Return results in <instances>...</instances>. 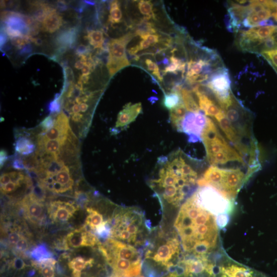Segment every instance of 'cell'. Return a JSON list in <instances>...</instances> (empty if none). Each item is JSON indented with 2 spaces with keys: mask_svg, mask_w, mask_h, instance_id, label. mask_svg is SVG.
<instances>
[{
  "mask_svg": "<svg viewBox=\"0 0 277 277\" xmlns=\"http://www.w3.org/2000/svg\"><path fill=\"white\" fill-rule=\"evenodd\" d=\"M229 216L201 199L197 192L180 207L174 223L186 255L212 257L223 248L220 230Z\"/></svg>",
  "mask_w": 277,
  "mask_h": 277,
  "instance_id": "cell-1",
  "label": "cell"
},
{
  "mask_svg": "<svg viewBox=\"0 0 277 277\" xmlns=\"http://www.w3.org/2000/svg\"><path fill=\"white\" fill-rule=\"evenodd\" d=\"M203 163L175 150L158 158L148 184L162 205L178 208L197 190Z\"/></svg>",
  "mask_w": 277,
  "mask_h": 277,
  "instance_id": "cell-2",
  "label": "cell"
},
{
  "mask_svg": "<svg viewBox=\"0 0 277 277\" xmlns=\"http://www.w3.org/2000/svg\"><path fill=\"white\" fill-rule=\"evenodd\" d=\"M156 242H147L144 261L152 262V267L147 269L146 273L155 267L148 277H162L164 271L168 273L175 269L184 256L179 238L176 232L165 234L162 231L158 233Z\"/></svg>",
  "mask_w": 277,
  "mask_h": 277,
  "instance_id": "cell-3",
  "label": "cell"
},
{
  "mask_svg": "<svg viewBox=\"0 0 277 277\" xmlns=\"http://www.w3.org/2000/svg\"><path fill=\"white\" fill-rule=\"evenodd\" d=\"M110 219L111 237L135 247L146 244L148 228L142 212L135 208H121Z\"/></svg>",
  "mask_w": 277,
  "mask_h": 277,
  "instance_id": "cell-4",
  "label": "cell"
},
{
  "mask_svg": "<svg viewBox=\"0 0 277 277\" xmlns=\"http://www.w3.org/2000/svg\"><path fill=\"white\" fill-rule=\"evenodd\" d=\"M248 180L246 174L240 168L224 169L211 166L201 175L197 184L199 187L212 188L234 201Z\"/></svg>",
  "mask_w": 277,
  "mask_h": 277,
  "instance_id": "cell-5",
  "label": "cell"
},
{
  "mask_svg": "<svg viewBox=\"0 0 277 277\" xmlns=\"http://www.w3.org/2000/svg\"><path fill=\"white\" fill-rule=\"evenodd\" d=\"M201 141L204 144L207 157L211 166H217L233 162L244 164L242 155L226 141L215 123L209 117L201 135Z\"/></svg>",
  "mask_w": 277,
  "mask_h": 277,
  "instance_id": "cell-6",
  "label": "cell"
},
{
  "mask_svg": "<svg viewBox=\"0 0 277 277\" xmlns=\"http://www.w3.org/2000/svg\"><path fill=\"white\" fill-rule=\"evenodd\" d=\"M215 277H269L229 256L223 247L215 255Z\"/></svg>",
  "mask_w": 277,
  "mask_h": 277,
  "instance_id": "cell-7",
  "label": "cell"
},
{
  "mask_svg": "<svg viewBox=\"0 0 277 277\" xmlns=\"http://www.w3.org/2000/svg\"><path fill=\"white\" fill-rule=\"evenodd\" d=\"M134 37V33L129 32L118 38L111 39L108 43L109 56L107 66L111 77L122 69L131 65L126 49Z\"/></svg>",
  "mask_w": 277,
  "mask_h": 277,
  "instance_id": "cell-8",
  "label": "cell"
},
{
  "mask_svg": "<svg viewBox=\"0 0 277 277\" xmlns=\"http://www.w3.org/2000/svg\"><path fill=\"white\" fill-rule=\"evenodd\" d=\"M204 85L211 91L221 108L230 102L233 94L229 71L225 66L215 71Z\"/></svg>",
  "mask_w": 277,
  "mask_h": 277,
  "instance_id": "cell-9",
  "label": "cell"
},
{
  "mask_svg": "<svg viewBox=\"0 0 277 277\" xmlns=\"http://www.w3.org/2000/svg\"><path fill=\"white\" fill-rule=\"evenodd\" d=\"M222 110L240 136L249 134L246 126V121H249L250 119V111L243 106L234 95L233 96L231 102Z\"/></svg>",
  "mask_w": 277,
  "mask_h": 277,
  "instance_id": "cell-10",
  "label": "cell"
},
{
  "mask_svg": "<svg viewBox=\"0 0 277 277\" xmlns=\"http://www.w3.org/2000/svg\"><path fill=\"white\" fill-rule=\"evenodd\" d=\"M208 117L202 112H187L180 128V133L188 137L190 143L201 141V135L207 125Z\"/></svg>",
  "mask_w": 277,
  "mask_h": 277,
  "instance_id": "cell-11",
  "label": "cell"
},
{
  "mask_svg": "<svg viewBox=\"0 0 277 277\" xmlns=\"http://www.w3.org/2000/svg\"><path fill=\"white\" fill-rule=\"evenodd\" d=\"M192 91L196 96L199 108L207 116L213 118L216 121L225 116L214 96H209L210 90L204 84L195 86Z\"/></svg>",
  "mask_w": 277,
  "mask_h": 277,
  "instance_id": "cell-12",
  "label": "cell"
},
{
  "mask_svg": "<svg viewBox=\"0 0 277 277\" xmlns=\"http://www.w3.org/2000/svg\"><path fill=\"white\" fill-rule=\"evenodd\" d=\"M230 2L228 5V16L226 17V25L228 30L236 33L241 29L242 23L249 12L248 2Z\"/></svg>",
  "mask_w": 277,
  "mask_h": 277,
  "instance_id": "cell-13",
  "label": "cell"
},
{
  "mask_svg": "<svg viewBox=\"0 0 277 277\" xmlns=\"http://www.w3.org/2000/svg\"><path fill=\"white\" fill-rule=\"evenodd\" d=\"M66 239L68 246L74 248L99 246L102 244L97 236L88 231L85 226L70 232L66 236Z\"/></svg>",
  "mask_w": 277,
  "mask_h": 277,
  "instance_id": "cell-14",
  "label": "cell"
},
{
  "mask_svg": "<svg viewBox=\"0 0 277 277\" xmlns=\"http://www.w3.org/2000/svg\"><path fill=\"white\" fill-rule=\"evenodd\" d=\"M79 209L74 203L55 201L50 204L49 213L54 221L64 222L68 221Z\"/></svg>",
  "mask_w": 277,
  "mask_h": 277,
  "instance_id": "cell-15",
  "label": "cell"
},
{
  "mask_svg": "<svg viewBox=\"0 0 277 277\" xmlns=\"http://www.w3.org/2000/svg\"><path fill=\"white\" fill-rule=\"evenodd\" d=\"M142 112L141 103L126 105L118 115L114 131L118 132L127 128Z\"/></svg>",
  "mask_w": 277,
  "mask_h": 277,
  "instance_id": "cell-16",
  "label": "cell"
},
{
  "mask_svg": "<svg viewBox=\"0 0 277 277\" xmlns=\"http://www.w3.org/2000/svg\"><path fill=\"white\" fill-rule=\"evenodd\" d=\"M21 205L31 221L38 222L43 219V205L33 192L23 199Z\"/></svg>",
  "mask_w": 277,
  "mask_h": 277,
  "instance_id": "cell-17",
  "label": "cell"
},
{
  "mask_svg": "<svg viewBox=\"0 0 277 277\" xmlns=\"http://www.w3.org/2000/svg\"><path fill=\"white\" fill-rule=\"evenodd\" d=\"M2 20L6 26L20 32L24 36L30 35V28L22 19L23 14L10 11L2 12Z\"/></svg>",
  "mask_w": 277,
  "mask_h": 277,
  "instance_id": "cell-18",
  "label": "cell"
},
{
  "mask_svg": "<svg viewBox=\"0 0 277 277\" xmlns=\"http://www.w3.org/2000/svg\"><path fill=\"white\" fill-rule=\"evenodd\" d=\"M16 152L20 156L31 155L36 149L35 142L27 136L20 135L16 138L15 144Z\"/></svg>",
  "mask_w": 277,
  "mask_h": 277,
  "instance_id": "cell-19",
  "label": "cell"
},
{
  "mask_svg": "<svg viewBox=\"0 0 277 277\" xmlns=\"http://www.w3.org/2000/svg\"><path fill=\"white\" fill-rule=\"evenodd\" d=\"M78 31L76 28H72L59 33L56 38V43L60 46L72 48L76 43Z\"/></svg>",
  "mask_w": 277,
  "mask_h": 277,
  "instance_id": "cell-20",
  "label": "cell"
},
{
  "mask_svg": "<svg viewBox=\"0 0 277 277\" xmlns=\"http://www.w3.org/2000/svg\"><path fill=\"white\" fill-rule=\"evenodd\" d=\"M63 24V18L57 12L49 14L42 23L43 31L50 34L57 31Z\"/></svg>",
  "mask_w": 277,
  "mask_h": 277,
  "instance_id": "cell-21",
  "label": "cell"
},
{
  "mask_svg": "<svg viewBox=\"0 0 277 277\" xmlns=\"http://www.w3.org/2000/svg\"><path fill=\"white\" fill-rule=\"evenodd\" d=\"M187 112L183 102L178 106L169 111V120L172 127L179 132L181 123Z\"/></svg>",
  "mask_w": 277,
  "mask_h": 277,
  "instance_id": "cell-22",
  "label": "cell"
},
{
  "mask_svg": "<svg viewBox=\"0 0 277 277\" xmlns=\"http://www.w3.org/2000/svg\"><path fill=\"white\" fill-rule=\"evenodd\" d=\"M93 259L85 260L81 257L73 258L68 264V267L72 270V277H81V272L88 266H93Z\"/></svg>",
  "mask_w": 277,
  "mask_h": 277,
  "instance_id": "cell-23",
  "label": "cell"
},
{
  "mask_svg": "<svg viewBox=\"0 0 277 277\" xmlns=\"http://www.w3.org/2000/svg\"><path fill=\"white\" fill-rule=\"evenodd\" d=\"M86 210L88 215L85 220V224L95 232L105 222L103 215L92 208H88Z\"/></svg>",
  "mask_w": 277,
  "mask_h": 277,
  "instance_id": "cell-24",
  "label": "cell"
},
{
  "mask_svg": "<svg viewBox=\"0 0 277 277\" xmlns=\"http://www.w3.org/2000/svg\"><path fill=\"white\" fill-rule=\"evenodd\" d=\"M169 61L170 63L163 70L164 74L172 73L177 74L179 72H181L182 76L184 78L187 66L184 61L173 55L170 57Z\"/></svg>",
  "mask_w": 277,
  "mask_h": 277,
  "instance_id": "cell-25",
  "label": "cell"
},
{
  "mask_svg": "<svg viewBox=\"0 0 277 277\" xmlns=\"http://www.w3.org/2000/svg\"><path fill=\"white\" fill-rule=\"evenodd\" d=\"M180 94L183 103L188 112H199L201 111L192 90L182 88Z\"/></svg>",
  "mask_w": 277,
  "mask_h": 277,
  "instance_id": "cell-26",
  "label": "cell"
},
{
  "mask_svg": "<svg viewBox=\"0 0 277 277\" xmlns=\"http://www.w3.org/2000/svg\"><path fill=\"white\" fill-rule=\"evenodd\" d=\"M157 32V30L153 23L143 19L136 24L134 34L135 36L141 37L147 35L156 34Z\"/></svg>",
  "mask_w": 277,
  "mask_h": 277,
  "instance_id": "cell-27",
  "label": "cell"
},
{
  "mask_svg": "<svg viewBox=\"0 0 277 277\" xmlns=\"http://www.w3.org/2000/svg\"><path fill=\"white\" fill-rule=\"evenodd\" d=\"M182 102L180 92L170 91L165 94L163 100V105L170 111L178 106Z\"/></svg>",
  "mask_w": 277,
  "mask_h": 277,
  "instance_id": "cell-28",
  "label": "cell"
},
{
  "mask_svg": "<svg viewBox=\"0 0 277 277\" xmlns=\"http://www.w3.org/2000/svg\"><path fill=\"white\" fill-rule=\"evenodd\" d=\"M84 38L86 40H88L89 44L95 48L104 50V45L105 39L103 31L100 30L89 31Z\"/></svg>",
  "mask_w": 277,
  "mask_h": 277,
  "instance_id": "cell-29",
  "label": "cell"
},
{
  "mask_svg": "<svg viewBox=\"0 0 277 277\" xmlns=\"http://www.w3.org/2000/svg\"><path fill=\"white\" fill-rule=\"evenodd\" d=\"M138 7L140 13L144 16L143 19L148 21L150 19L156 20L154 5L152 2L147 0H141L138 2Z\"/></svg>",
  "mask_w": 277,
  "mask_h": 277,
  "instance_id": "cell-30",
  "label": "cell"
},
{
  "mask_svg": "<svg viewBox=\"0 0 277 277\" xmlns=\"http://www.w3.org/2000/svg\"><path fill=\"white\" fill-rule=\"evenodd\" d=\"M122 12L119 2L113 1L110 4L109 21L112 24H116L122 22Z\"/></svg>",
  "mask_w": 277,
  "mask_h": 277,
  "instance_id": "cell-31",
  "label": "cell"
},
{
  "mask_svg": "<svg viewBox=\"0 0 277 277\" xmlns=\"http://www.w3.org/2000/svg\"><path fill=\"white\" fill-rule=\"evenodd\" d=\"M31 256L36 261H39L45 259L52 258L53 254L47 249L46 246L41 245L33 249Z\"/></svg>",
  "mask_w": 277,
  "mask_h": 277,
  "instance_id": "cell-32",
  "label": "cell"
},
{
  "mask_svg": "<svg viewBox=\"0 0 277 277\" xmlns=\"http://www.w3.org/2000/svg\"><path fill=\"white\" fill-rule=\"evenodd\" d=\"M260 55L270 64L277 73V49L265 50Z\"/></svg>",
  "mask_w": 277,
  "mask_h": 277,
  "instance_id": "cell-33",
  "label": "cell"
},
{
  "mask_svg": "<svg viewBox=\"0 0 277 277\" xmlns=\"http://www.w3.org/2000/svg\"><path fill=\"white\" fill-rule=\"evenodd\" d=\"M145 62L147 70L152 72V74H153L160 82H162L163 78L161 74L158 65L155 62L149 59H146Z\"/></svg>",
  "mask_w": 277,
  "mask_h": 277,
  "instance_id": "cell-34",
  "label": "cell"
},
{
  "mask_svg": "<svg viewBox=\"0 0 277 277\" xmlns=\"http://www.w3.org/2000/svg\"><path fill=\"white\" fill-rule=\"evenodd\" d=\"M61 95H59L58 97L50 103L48 106V110L52 114L60 113L61 107L62 106L61 100Z\"/></svg>",
  "mask_w": 277,
  "mask_h": 277,
  "instance_id": "cell-35",
  "label": "cell"
},
{
  "mask_svg": "<svg viewBox=\"0 0 277 277\" xmlns=\"http://www.w3.org/2000/svg\"><path fill=\"white\" fill-rule=\"evenodd\" d=\"M55 118L52 116H49L44 119L40 125L42 131L46 132L52 129L55 125Z\"/></svg>",
  "mask_w": 277,
  "mask_h": 277,
  "instance_id": "cell-36",
  "label": "cell"
},
{
  "mask_svg": "<svg viewBox=\"0 0 277 277\" xmlns=\"http://www.w3.org/2000/svg\"><path fill=\"white\" fill-rule=\"evenodd\" d=\"M23 183L11 181L10 183L4 186H1V191L3 194H7L16 191L21 186Z\"/></svg>",
  "mask_w": 277,
  "mask_h": 277,
  "instance_id": "cell-37",
  "label": "cell"
},
{
  "mask_svg": "<svg viewBox=\"0 0 277 277\" xmlns=\"http://www.w3.org/2000/svg\"><path fill=\"white\" fill-rule=\"evenodd\" d=\"M16 250L23 253L27 251L29 248V243L27 239L23 237L15 245Z\"/></svg>",
  "mask_w": 277,
  "mask_h": 277,
  "instance_id": "cell-38",
  "label": "cell"
},
{
  "mask_svg": "<svg viewBox=\"0 0 277 277\" xmlns=\"http://www.w3.org/2000/svg\"><path fill=\"white\" fill-rule=\"evenodd\" d=\"M163 277H184L183 269L181 265H178L175 270L168 272Z\"/></svg>",
  "mask_w": 277,
  "mask_h": 277,
  "instance_id": "cell-39",
  "label": "cell"
},
{
  "mask_svg": "<svg viewBox=\"0 0 277 277\" xmlns=\"http://www.w3.org/2000/svg\"><path fill=\"white\" fill-rule=\"evenodd\" d=\"M12 45L21 49L25 45L29 44L24 38L15 37L11 38Z\"/></svg>",
  "mask_w": 277,
  "mask_h": 277,
  "instance_id": "cell-40",
  "label": "cell"
},
{
  "mask_svg": "<svg viewBox=\"0 0 277 277\" xmlns=\"http://www.w3.org/2000/svg\"><path fill=\"white\" fill-rule=\"evenodd\" d=\"M3 29L5 30L7 35L10 38L15 37L24 38V36L20 32L12 29V28L6 26V27L3 28Z\"/></svg>",
  "mask_w": 277,
  "mask_h": 277,
  "instance_id": "cell-41",
  "label": "cell"
},
{
  "mask_svg": "<svg viewBox=\"0 0 277 277\" xmlns=\"http://www.w3.org/2000/svg\"><path fill=\"white\" fill-rule=\"evenodd\" d=\"M22 236L17 232L11 233L9 236V241L13 245H16L17 242L22 238Z\"/></svg>",
  "mask_w": 277,
  "mask_h": 277,
  "instance_id": "cell-42",
  "label": "cell"
},
{
  "mask_svg": "<svg viewBox=\"0 0 277 277\" xmlns=\"http://www.w3.org/2000/svg\"><path fill=\"white\" fill-rule=\"evenodd\" d=\"M89 52V48L83 44H80L76 49V55L79 57L90 54Z\"/></svg>",
  "mask_w": 277,
  "mask_h": 277,
  "instance_id": "cell-43",
  "label": "cell"
},
{
  "mask_svg": "<svg viewBox=\"0 0 277 277\" xmlns=\"http://www.w3.org/2000/svg\"><path fill=\"white\" fill-rule=\"evenodd\" d=\"M12 166L13 168L18 170H22L25 169L23 161L21 157H18L13 160Z\"/></svg>",
  "mask_w": 277,
  "mask_h": 277,
  "instance_id": "cell-44",
  "label": "cell"
},
{
  "mask_svg": "<svg viewBox=\"0 0 277 277\" xmlns=\"http://www.w3.org/2000/svg\"><path fill=\"white\" fill-rule=\"evenodd\" d=\"M12 264L13 266L17 269H22L26 266V264H25L23 260L18 258H15Z\"/></svg>",
  "mask_w": 277,
  "mask_h": 277,
  "instance_id": "cell-45",
  "label": "cell"
},
{
  "mask_svg": "<svg viewBox=\"0 0 277 277\" xmlns=\"http://www.w3.org/2000/svg\"><path fill=\"white\" fill-rule=\"evenodd\" d=\"M12 181L11 176L9 172H6L3 173L1 176V180H0V183H1V186H4L10 183Z\"/></svg>",
  "mask_w": 277,
  "mask_h": 277,
  "instance_id": "cell-46",
  "label": "cell"
},
{
  "mask_svg": "<svg viewBox=\"0 0 277 277\" xmlns=\"http://www.w3.org/2000/svg\"><path fill=\"white\" fill-rule=\"evenodd\" d=\"M32 51V47L31 45L29 43L25 45L19 52L20 55H24L31 53Z\"/></svg>",
  "mask_w": 277,
  "mask_h": 277,
  "instance_id": "cell-47",
  "label": "cell"
},
{
  "mask_svg": "<svg viewBox=\"0 0 277 277\" xmlns=\"http://www.w3.org/2000/svg\"><path fill=\"white\" fill-rule=\"evenodd\" d=\"M8 159V154L6 150H2L0 154V164L1 168L3 167Z\"/></svg>",
  "mask_w": 277,
  "mask_h": 277,
  "instance_id": "cell-48",
  "label": "cell"
},
{
  "mask_svg": "<svg viewBox=\"0 0 277 277\" xmlns=\"http://www.w3.org/2000/svg\"><path fill=\"white\" fill-rule=\"evenodd\" d=\"M8 36L6 34L5 30L3 29L1 32V47H4V46L7 43L8 40Z\"/></svg>",
  "mask_w": 277,
  "mask_h": 277,
  "instance_id": "cell-49",
  "label": "cell"
},
{
  "mask_svg": "<svg viewBox=\"0 0 277 277\" xmlns=\"http://www.w3.org/2000/svg\"><path fill=\"white\" fill-rule=\"evenodd\" d=\"M57 6L60 11H65L68 9L66 4L63 1L58 2Z\"/></svg>",
  "mask_w": 277,
  "mask_h": 277,
  "instance_id": "cell-50",
  "label": "cell"
},
{
  "mask_svg": "<svg viewBox=\"0 0 277 277\" xmlns=\"http://www.w3.org/2000/svg\"><path fill=\"white\" fill-rule=\"evenodd\" d=\"M92 71L93 70L91 69V68L87 65H85L84 67L82 69V74L85 75H89L91 73Z\"/></svg>",
  "mask_w": 277,
  "mask_h": 277,
  "instance_id": "cell-51",
  "label": "cell"
},
{
  "mask_svg": "<svg viewBox=\"0 0 277 277\" xmlns=\"http://www.w3.org/2000/svg\"><path fill=\"white\" fill-rule=\"evenodd\" d=\"M68 48L65 46H60L57 50L56 52L58 55H62L65 53Z\"/></svg>",
  "mask_w": 277,
  "mask_h": 277,
  "instance_id": "cell-52",
  "label": "cell"
},
{
  "mask_svg": "<svg viewBox=\"0 0 277 277\" xmlns=\"http://www.w3.org/2000/svg\"><path fill=\"white\" fill-rule=\"evenodd\" d=\"M89 79V75L81 74L79 77V80L81 81L83 84H87Z\"/></svg>",
  "mask_w": 277,
  "mask_h": 277,
  "instance_id": "cell-53",
  "label": "cell"
},
{
  "mask_svg": "<svg viewBox=\"0 0 277 277\" xmlns=\"http://www.w3.org/2000/svg\"><path fill=\"white\" fill-rule=\"evenodd\" d=\"M84 66V64L81 60L77 61L74 64V67L79 70L82 69Z\"/></svg>",
  "mask_w": 277,
  "mask_h": 277,
  "instance_id": "cell-54",
  "label": "cell"
},
{
  "mask_svg": "<svg viewBox=\"0 0 277 277\" xmlns=\"http://www.w3.org/2000/svg\"><path fill=\"white\" fill-rule=\"evenodd\" d=\"M272 17L277 22V2H275V9L274 11L272 14Z\"/></svg>",
  "mask_w": 277,
  "mask_h": 277,
  "instance_id": "cell-55",
  "label": "cell"
},
{
  "mask_svg": "<svg viewBox=\"0 0 277 277\" xmlns=\"http://www.w3.org/2000/svg\"><path fill=\"white\" fill-rule=\"evenodd\" d=\"M84 2H85V4H87L89 5L93 6V5H95V3L92 2L85 1Z\"/></svg>",
  "mask_w": 277,
  "mask_h": 277,
  "instance_id": "cell-56",
  "label": "cell"
},
{
  "mask_svg": "<svg viewBox=\"0 0 277 277\" xmlns=\"http://www.w3.org/2000/svg\"><path fill=\"white\" fill-rule=\"evenodd\" d=\"M134 277H145L144 276H143V275H138V276H134Z\"/></svg>",
  "mask_w": 277,
  "mask_h": 277,
  "instance_id": "cell-57",
  "label": "cell"
}]
</instances>
